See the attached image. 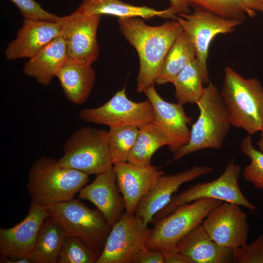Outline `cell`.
Returning a JSON list of instances; mask_svg holds the SVG:
<instances>
[{"instance_id": "1", "label": "cell", "mask_w": 263, "mask_h": 263, "mask_svg": "<svg viewBox=\"0 0 263 263\" xmlns=\"http://www.w3.org/2000/svg\"><path fill=\"white\" fill-rule=\"evenodd\" d=\"M118 24L122 34L138 55L137 91L144 92L154 85L165 56L183 29L175 19L150 26L138 18H119Z\"/></svg>"}, {"instance_id": "2", "label": "cell", "mask_w": 263, "mask_h": 263, "mask_svg": "<svg viewBox=\"0 0 263 263\" xmlns=\"http://www.w3.org/2000/svg\"><path fill=\"white\" fill-rule=\"evenodd\" d=\"M89 176L43 156L32 164L26 186L32 201L48 207L74 199L89 182Z\"/></svg>"}, {"instance_id": "3", "label": "cell", "mask_w": 263, "mask_h": 263, "mask_svg": "<svg viewBox=\"0 0 263 263\" xmlns=\"http://www.w3.org/2000/svg\"><path fill=\"white\" fill-rule=\"evenodd\" d=\"M220 91L231 124L250 135L263 130V87L256 78H245L231 67L225 68Z\"/></svg>"}, {"instance_id": "4", "label": "cell", "mask_w": 263, "mask_h": 263, "mask_svg": "<svg viewBox=\"0 0 263 263\" xmlns=\"http://www.w3.org/2000/svg\"><path fill=\"white\" fill-rule=\"evenodd\" d=\"M196 104L199 115L192 125L189 140L174 153L171 161L203 149H221L230 129L227 110L215 84L210 82L207 85Z\"/></svg>"}, {"instance_id": "5", "label": "cell", "mask_w": 263, "mask_h": 263, "mask_svg": "<svg viewBox=\"0 0 263 263\" xmlns=\"http://www.w3.org/2000/svg\"><path fill=\"white\" fill-rule=\"evenodd\" d=\"M108 131L85 127L74 132L63 146L57 160L63 167L85 173L98 174L113 167L108 141Z\"/></svg>"}, {"instance_id": "6", "label": "cell", "mask_w": 263, "mask_h": 263, "mask_svg": "<svg viewBox=\"0 0 263 263\" xmlns=\"http://www.w3.org/2000/svg\"><path fill=\"white\" fill-rule=\"evenodd\" d=\"M47 208L67 235L79 238L100 255L112 226L98 209H91L75 199Z\"/></svg>"}, {"instance_id": "7", "label": "cell", "mask_w": 263, "mask_h": 263, "mask_svg": "<svg viewBox=\"0 0 263 263\" xmlns=\"http://www.w3.org/2000/svg\"><path fill=\"white\" fill-rule=\"evenodd\" d=\"M241 173V167L232 159L222 174L215 180L195 184L179 194H174L169 203L155 215L153 223L169 215L181 206L204 199L235 203L251 212L257 211V207L248 200L240 189L238 181Z\"/></svg>"}, {"instance_id": "8", "label": "cell", "mask_w": 263, "mask_h": 263, "mask_svg": "<svg viewBox=\"0 0 263 263\" xmlns=\"http://www.w3.org/2000/svg\"><path fill=\"white\" fill-rule=\"evenodd\" d=\"M222 202L214 199L199 200L181 206L169 215L154 222L146 247L164 254L174 251L177 244Z\"/></svg>"}, {"instance_id": "9", "label": "cell", "mask_w": 263, "mask_h": 263, "mask_svg": "<svg viewBox=\"0 0 263 263\" xmlns=\"http://www.w3.org/2000/svg\"><path fill=\"white\" fill-rule=\"evenodd\" d=\"M79 116L85 122L109 127L132 126L139 128L154 120L150 100L134 102L127 97L125 88L117 92L109 101L98 107L81 110Z\"/></svg>"}, {"instance_id": "10", "label": "cell", "mask_w": 263, "mask_h": 263, "mask_svg": "<svg viewBox=\"0 0 263 263\" xmlns=\"http://www.w3.org/2000/svg\"><path fill=\"white\" fill-rule=\"evenodd\" d=\"M175 19L189 39L196 58L204 75L209 80L207 60L212 40L219 34L233 32L243 21L223 18L199 9L192 13L178 14Z\"/></svg>"}, {"instance_id": "11", "label": "cell", "mask_w": 263, "mask_h": 263, "mask_svg": "<svg viewBox=\"0 0 263 263\" xmlns=\"http://www.w3.org/2000/svg\"><path fill=\"white\" fill-rule=\"evenodd\" d=\"M151 230L134 214L125 212L112 226L97 263H133Z\"/></svg>"}, {"instance_id": "12", "label": "cell", "mask_w": 263, "mask_h": 263, "mask_svg": "<svg viewBox=\"0 0 263 263\" xmlns=\"http://www.w3.org/2000/svg\"><path fill=\"white\" fill-rule=\"evenodd\" d=\"M102 16L73 12L68 16L59 17L60 35L66 42L68 61L92 65L96 60L99 53L97 30Z\"/></svg>"}, {"instance_id": "13", "label": "cell", "mask_w": 263, "mask_h": 263, "mask_svg": "<svg viewBox=\"0 0 263 263\" xmlns=\"http://www.w3.org/2000/svg\"><path fill=\"white\" fill-rule=\"evenodd\" d=\"M241 207L223 202L214 207L201 223L209 237L221 246L235 249L247 244V215Z\"/></svg>"}, {"instance_id": "14", "label": "cell", "mask_w": 263, "mask_h": 263, "mask_svg": "<svg viewBox=\"0 0 263 263\" xmlns=\"http://www.w3.org/2000/svg\"><path fill=\"white\" fill-rule=\"evenodd\" d=\"M213 169L206 166H195L176 173L161 175L141 199L134 215L145 226L153 223L155 215L170 202L183 184L206 175Z\"/></svg>"}, {"instance_id": "15", "label": "cell", "mask_w": 263, "mask_h": 263, "mask_svg": "<svg viewBox=\"0 0 263 263\" xmlns=\"http://www.w3.org/2000/svg\"><path fill=\"white\" fill-rule=\"evenodd\" d=\"M49 216L47 207L32 201L26 217L10 228H0V253L11 258L30 259L43 221Z\"/></svg>"}, {"instance_id": "16", "label": "cell", "mask_w": 263, "mask_h": 263, "mask_svg": "<svg viewBox=\"0 0 263 263\" xmlns=\"http://www.w3.org/2000/svg\"><path fill=\"white\" fill-rule=\"evenodd\" d=\"M144 93L151 103L154 120L169 139L168 147L175 153L189 140L190 130L188 125L191 124L192 117L186 114L183 104L170 103L163 99L154 85L147 88Z\"/></svg>"}, {"instance_id": "17", "label": "cell", "mask_w": 263, "mask_h": 263, "mask_svg": "<svg viewBox=\"0 0 263 263\" xmlns=\"http://www.w3.org/2000/svg\"><path fill=\"white\" fill-rule=\"evenodd\" d=\"M78 198L93 204L112 226L126 212L125 201L117 186L113 167L96 175L91 183L79 191Z\"/></svg>"}, {"instance_id": "18", "label": "cell", "mask_w": 263, "mask_h": 263, "mask_svg": "<svg viewBox=\"0 0 263 263\" xmlns=\"http://www.w3.org/2000/svg\"><path fill=\"white\" fill-rule=\"evenodd\" d=\"M113 169L125 201L126 212L130 214H134L141 199L164 174L151 165L139 166L128 162L114 163Z\"/></svg>"}, {"instance_id": "19", "label": "cell", "mask_w": 263, "mask_h": 263, "mask_svg": "<svg viewBox=\"0 0 263 263\" xmlns=\"http://www.w3.org/2000/svg\"><path fill=\"white\" fill-rule=\"evenodd\" d=\"M61 31L59 17L55 21L24 19L16 38L5 50V57L9 60L30 58L59 36Z\"/></svg>"}, {"instance_id": "20", "label": "cell", "mask_w": 263, "mask_h": 263, "mask_svg": "<svg viewBox=\"0 0 263 263\" xmlns=\"http://www.w3.org/2000/svg\"><path fill=\"white\" fill-rule=\"evenodd\" d=\"M175 250L183 254L188 263H233V249L214 242L201 224L184 237Z\"/></svg>"}, {"instance_id": "21", "label": "cell", "mask_w": 263, "mask_h": 263, "mask_svg": "<svg viewBox=\"0 0 263 263\" xmlns=\"http://www.w3.org/2000/svg\"><path fill=\"white\" fill-rule=\"evenodd\" d=\"M67 61L66 42L60 35L29 58L24 65L23 72L40 84L47 86Z\"/></svg>"}, {"instance_id": "22", "label": "cell", "mask_w": 263, "mask_h": 263, "mask_svg": "<svg viewBox=\"0 0 263 263\" xmlns=\"http://www.w3.org/2000/svg\"><path fill=\"white\" fill-rule=\"evenodd\" d=\"M74 12L87 15H110L118 18L150 19L157 17L174 19L177 16L169 7L159 10L146 6L132 5L120 0H83Z\"/></svg>"}, {"instance_id": "23", "label": "cell", "mask_w": 263, "mask_h": 263, "mask_svg": "<svg viewBox=\"0 0 263 263\" xmlns=\"http://www.w3.org/2000/svg\"><path fill=\"white\" fill-rule=\"evenodd\" d=\"M58 78L67 99L81 105L89 97L95 80V71L92 65L68 61L59 70Z\"/></svg>"}, {"instance_id": "24", "label": "cell", "mask_w": 263, "mask_h": 263, "mask_svg": "<svg viewBox=\"0 0 263 263\" xmlns=\"http://www.w3.org/2000/svg\"><path fill=\"white\" fill-rule=\"evenodd\" d=\"M189 6L217 16L244 21L263 13V0H185Z\"/></svg>"}, {"instance_id": "25", "label": "cell", "mask_w": 263, "mask_h": 263, "mask_svg": "<svg viewBox=\"0 0 263 263\" xmlns=\"http://www.w3.org/2000/svg\"><path fill=\"white\" fill-rule=\"evenodd\" d=\"M169 141L159 125L154 120L139 128L135 142L128 158L129 163L139 166L151 165L154 153L168 146Z\"/></svg>"}, {"instance_id": "26", "label": "cell", "mask_w": 263, "mask_h": 263, "mask_svg": "<svg viewBox=\"0 0 263 263\" xmlns=\"http://www.w3.org/2000/svg\"><path fill=\"white\" fill-rule=\"evenodd\" d=\"M66 233L51 216L42 222L30 259L32 263H56Z\"/></svg>"}, {"instance_id": "27", "label": "cell", "mask_w": 263, "mask_h": 263, "mask_svg": "<svg viewBox=\"0 0 263 263\" xmlns=\"http://www.w3.org/2000/svg\"><path fill=\"white\" fill-rule=\"evenodd\" d=\"M196 58L193 47L183 31L168 52L155 80L158 85L172 83L177 75Z\"/></svg>"}, {"instance_id": "28", "label": "cell", "mask_w": 263, "mask_h": 263, "mask_svg": "<svg viewBox=\"0 0 263 263\" xmlns=\"http://www.w3.org/2000/svg\"><path fill=\"white\" fill-rule=\"evenodd\" d=\"M209 82L195 58L177 75L171 83L175 88L177 102L183 105L196 103L204 93L203 85Z\"/></svg>"}, {"instance_id": "29", "label": "cell", "mask_w": 263, "mask_h": 263, "mask_svg": "<svg viewBox=\"0 0 263 263\" xmlns=\"http://www.w3.org/2000/svg\"><path fill=\"white\" fill-rule=\"evenodd\" d=\"M138 132L139 128L132 126L109 127L108 141L113 164L128 161Z\"/></svg>"}, {"instance_id": "30", "label": "cell", "mask_w": 263, "mask_h": 263, "mask_svg": "<svg viewBox=\"0 0 263 263\" xmlns=\"http://www.w3.org/2000/svg\"><path fill=\"white\" fill-rule=\"evenodd\" d=\"M99 257L79 238L67 235L56 263H97Z\"/></svg>"}, {"instance_id": "31", "label": "cell", "mask_w": 263, "mask_h": 263, "mask_svg": "<svg viewBox=\"0 0 263 263\" xmlns=\"http://www.w3.org/2000/svg\"><path fill=\"white\" fill-rule=\"evenodd\" d=\"M240 148L250 159V164L243 171L244 179L256 188L263 190V152L255 148L250 135L242 140Z\"/></svg>"}, {"instance_id": "32", "label": "cell", "mask_w": 263, "mask_h": 263, "mask_svg": "<svg viewBox=\"0 0 263 263\" xmlns=\"http://www.w3.org/2000/svg\"><path fill=\"white\" fill-rule=\"evenodd\" d=\"M233 263H263V231L249 244L233 249Z\"/></svg>"}, {"instance_id": "33", "label": "cell", "mask_w": 263, "mask_h": 263, "mask_svg": "<svg viewBox=\"0 0 263 263\" xmlns=\"http://www.w3.org/2000/svg\"><path fill=\"white\" fill-rule=\"evenodd\" d=\"M17 7L24 19L56 21L59 17L49 13L34 0H10Z\"/></svg>"}, {"instance_id": "34", "label": "cell", "mask_w": 263, "mask_h": 263, "mask_svg": "<svg viewBox=\"0 0 263 263\" xmlns=\"http://www.w3.org/2000/svg\"><path fill=\"white\" fill-rule=\"evenodd\" d=\"M133 263H165L164 254L143 246L137 253Z\"/></svg>"}, {"instance_id": "35", "label": "cell", "mask_w": 263, "mask_h": 263, "mask_svg": "<svg viewBox=\"0 0 263 263\" xmlns=\"http://www.w3.org/2000/svg\"><path fill=\"white\" fill-rule=\"evenodd\" d=\"M170 3L169 7L177 15L178 14L190 13L189 5L185 0H168Z\"/></svg>"}, {"instance_id": "36", "label": "cell", "mask_w": 263, "mask_h": 263, "mask_svg": "<svg viewBox=\"0 0 263 263\" xmlns=\"http://www.w3.org/2000/svg\"><path fill=\"white\" fill-rule=\"evenodd\" d=\"M165 263H188L187 259L181 253L174 250L164 254Z\"/></svg>"}, {"instance_id": "37", "label": "cell", "mask_w": 263, "mask_h": 263, "mask_svg": "<svg viewBox=\"0 0 263 263\" xmlns=\"http://www.w3.org/2000/svg\"><path fill=\"white\" fill-rule=\"evenodd\" d=\"M0 263H31L29 258H11L2 256L0 258Z\"/></svg>"}, {"instance_id": "38", "label": "cell", "mask_w": 263, "mask_h": 263, "mask_svg": "<svg viewBox=\"0 0 263 263\" xmlns=\"http://www.w3.org/2000/svg\"><path fill=\"white\" fill-rule=\"evenodd\" d=\"M261 132V137L257 143V146L258 147V150L263 152V130Z\"/></svg>"}]
</instances>
